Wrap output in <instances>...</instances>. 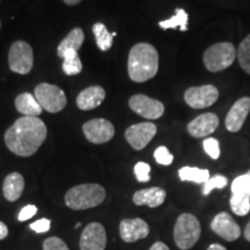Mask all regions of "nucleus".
I'll list each match as a JSON object with an SVG mask.
<instances>
[{"label":"nucleus","instance_id":"9b49d317","mask_svg":"<svg viewBox=\"0 0 250 250\" xmlns=\"http://www.w3.org/2000/svg\"><path fill=\"white\" fill-rule=\"evenodd\" d=\"M129 105L132 110L139 116L147 120H158L165 112L164 103L155 99L148 98L144 94H137L131 96L129 100Z\"/></svg>","mask_w":250,"mask_h":250},{"label":"nucleus","instance_id":"f3484780","mask_svg":"<svg viewBox=\"0 0 250 250\" xmlns=\"http://www.w3.org/2000/svg\"><path fill=\"white\" fill-rule=\"evenodd\" d=\"M219 126V117L213 112L199 115L188 124V132L193 138H204L210 136Z\"/></svg>","mask_w":250,"mask_h":250},{"label":"nucleus","instance_id":"4468645a","mask_svg":"<svg viewBox=\"0 0 250 250\" xmlns=\"http://www.w3.org/2000/svg\"><path fill=\"white\" fill-rule=\"evenodd\" d=\"M212 230L226 241L233 242L241 235V229L237 223L227 212H221L215 215L211 223Z\"/></svg>","mask_w":250,"mask_h":250},{"label":"nucleus","instance_id":"cd10ccee","mask_svg":"<svg viewBox=\"0 0 250 250\" xmlns=\"http://www.w3.org/2000/svg\"><path fill=\"white\" fill-rule=\"evenodd\" d=\"M228 184V180L224 175H214L213 177H210L208 182L204 183L203 187V195L208 196L212 190L214 189H224Z\"/></svg>","mask_w":250,"mask_h":250},{"label":"nucleus","instance_id":"bb28decb","mask_svg":"<svg viewBox=\"0 0 250 250\" xmlns=\"http://www.w3.org/2000/svg\"><path fill=\"white\" fill-rule=\"evenodd\" d=\"M237 59L242 70L250 74V34L240 43L239 50H237Z\"/></svg>","mask_w":250,"mask_h":250},{"label":"nucleus","instance_id":"9d476101","mask_svg":"<svg viewBox=\"0 0 250 250\" xmlns=\"http://www.w3.org/2000/svg\"><path fill=\"white\" fill-rule=\"evenodd\" d=\"M83 134L89 143L104 144L110 142L115 136V126L104 118H95L86 122L83 126Z\"/></svg>","mask_w":250,"mask_h":250},{"label":"nucleus","instance_id":"393cba45","mask_svg":"<svg viewBox=\"0 0 250 250\" xmlns=\"http://www.w3.org/2000/svg\"><path fill=\"white\" fill-rule=\"evenodd\" d=\"M188 13L182 8L176 9V14L173 15L170 19L165 21H160L159 26L162 29H175V28H180L181 31L188 30Z\"/></svg>","mask_w":250,"mask_h":250},{"label":"nucleus","instance_id":"473e14b6","mask_svg":"<svg viewBox=\"0 0 250 250\" xmlns=\"http://www.w3.org/2000/svg\"><path fill=\"white\" fill-rule=\"evenodd\" d=\"M51 227V221L49 219H40L35 223L30 224V228L36 233H46Z\"/></svg>","mask_w":250,"mask_h":250},{"label":"nucleus","instance_id":"1a4fd4ad","mask_svg":"<svg viewBox=\"0 0 250 250\" xmlns=\"http://www.w3.org/2000/svg\"><path fill=\"white\" fill-rule=\"evenodd\" d=\"M219 99V90L213 85L190 87L184 93V101L193 109L211 107Z\"/></svg>","mask_w":250,"mask_h":250},{"label":"nucleus","instance_id":"6ab92c4d","mask_svg":"<svg viewBox=\"0 0 250 250\" xmlns=\"http://www.w3.org/2000/svg\"><path fill=\"white\" fill-rule=\"evenodd\" d=\"M133 203L138 206H148V208H158L164 204L166 199V191L162 188L153 187L148 189H143L136 191L133 195Z\"/></svg>","mask_w":250,"mask_h":250},{"label":"nucleus","instance_id":"c85d7f7f","mask_svg":"<svg viewBox=\"0 0 250 250\" xmlns=\"http://www.w3.org/2000/svg\"><path fill=\"white\" fill-rule=\"evenodd\" d=\"M203 147L210 158L217 160L220 156V147H219V142L215 138H206L203 142Z\"/></svg>","mask_w":250,"mask_h":250},{"label":"nucleus","instance_id":"dca6fc26","mask_svg":"<svg viewBox=\"0 0 250 250\" xmlns=\"http://www.w3.org/2000/svg\"><path fill=\"white\" fill-rule=\"evenodd\" d=\"M120 234L124 242L132 243L147 237L149 234V226L145 220L140 218L124 219L121 221Z\"/></svg>","mask_w":250,"mask_h":250},{"label":"nucleus","instance_id":"c756f323","mask_svg":"<svg viewBox=\"0 0 250 250\" xmlns=\"http://www.w3.org/2000/svg\"><path fill=\"white\" fill-rule=\"evenodd\" d=\"M154 158L156 162L162 166H169L174 160L173 154L168 151V148L166 147V146H160V147L155 149Z\"/></svg>","mask_w":250,"mask_h":250},{"label":"nucleus","instance_id":"f704fd0d","mask_svg":"<svg viewBox=\"0 0 250 250\" xmlns=\"http://www.w3.org/2000/svg\"><path fill=\"white\" fill-rule=\"evenodd\" d=\"M8 235V228L6 225L0 221V240H4Z\"/></svg>","mask_w":250,"mask_h":250},{"label":"nucleus","instance_id":"b1692460","mask_svg":"<svg viewBox=\"0 0 250 250\" xmlns=\"http://www.w3.org/2000/svg\"><path fill=\"white\" fill-rule=\"evenodd\" d=\"M93 34L95 36L96 45L101 51H108L114 43V37L107 29V27L101 22L95 23L93 26Z\"/></svg>","mask_w":250,"mask_h":250},{"label":"nucleus","instance_id":"f8f14e48","mask_svg":"<svg viewBox=\"0 0 250 250\" xmlns=\"http://www.w3.org/2000/svg\"><path fill=\"white\" fill-rule=\"evenodd\" d=\"M158 132L156 125L151 122H144V123L131 125L125 131V138L130 144L131 147L140 151L148 145L149 142L154 138Z\"/></svg>","mask_w":250,"mask_h":250},{"label":"nucleus","instance_id":"7ed1b4c3","mask_svg":"<svg viewBox=\"0 0 250 250\" xmlns=\"http://www.w3.org/2000/svg\"><path fill=\"white\" fill-rule=\"evenodd\" d=\"M105 189L96 183L79 184L71 188L65 195V204L71 210L81 211L102 204L105 199Z\"/></svg>","mask_w":250,"mask_h":250},{"label":"nucleus","instance_id":"a211bd4d","mask_svg":"<svg viewBox=\"0 0 250 250\" xmlns=\"http://www.w3.org/2000/svg\"><path fill=\"white\" fill-rule=\"evenodd\" d=\"M104 99L105 90L101 86H90L78 95L77 105L81 110H92L99 107Z\"/></svg>","mask_w":250,"mask_h":250},{"label":"nucleus","instance_id":"c9c22d12","mask_svg":"<svg viewBox=\"0 0 250 250\" xmlns=\"http://www.w3.org/2000/svg\"><path fill=\"white\" fill-rule=\"evenodd\" d=\"M149 250H169V248L164 242H155Z\"/></svg>","mask_w":250,"mask_h":250},{"label":"nucleus","instance_id":"aec40b11","mask_svg":"<svg viewBox=\"0 0 250 250\" xmlns=\"http://www.w3.org/2000/svg\"><path fill=\"white\" fill-rule=\"evenodd\" d=\"M24 190V180L20 173L8 174L2 183V193L6 201L15 202L20 198Z\"/></svg>","mask_w":250,"mask_h":250},{"label":"nucleus","instance_id":"4be33fe9","mask_svg":"<svg viewBox=\"0 0 250 250\" xmlns=\"http://www.w3.org/2000/svg\"><path fill=\"white\" fill-rule=\"evenodd\" d=\"M83 41H85V34L81 28H74L70 33L67 34V36L59 43L57 54L61 58L62 56L66 55L67 52H78V50L81 48Z\"/></svg>","mask_w":250,"mask_h":250},{"label":"nucleus","instance_id":"0eeeda50","mask_svg":"<svg viewBox=\"0 0 250 250\" xmlns=\"http://www.w3.org/2000/svg\"><path fill=\"white\" fill-rule=\"evenodd\" d=\"M230 190L233 193L229 201L232 211L240 217L248 214L250 211V170L236 177L232 182Z\"/></svg>","mask_w":250,"mask_h":250},{"label":"nucleus","instance_id":"423d86ee","mask_svg":"<svg viewBox=\"0 0 250 250\" xmlns=\"http://www.w3.org/2000/svg\"><path fill=\"white\" fill-rule=\"evenodd\" d=\"M34 95L41 107L51 114L62 111L67 104V98L64 90L51 83H42L37 85Z\"/></svg>","mask_w":250,"mask_h":250},{"label":"nucleus","instance_id":"a19ab883","mask_svg":"<svg viewBox=\"0 0 250 250\" xmlns=\"http://www.w3.org/2000/svg\"><path fill=\"white\" fill-rule=\"evenodd\" d=\"M111 34H112V37H115V36L117 35V33H116V31H114V33H111Z\"/></svg>","mask_w":250,"mask_h":250},{"label":"nucleus","instance_id":"58836bf2","mask_svg":"<svg viewBox=\"0 0 250 250\" xmlns=\"http://www.w3.org/2000/svg\"><path fill=\"white\" fill-rule=\"evenodd\" d=\"M62 1H64L65 4H67V5H71V6H73V5H77V4H79V2L81 1V0H62Z\"/></svg>","mask_w":250,"mask_h":250},{"label":"nucleus","instance_id":"39448f33","mask_svg":"<svg viewBox=\"0 0 250 250\" xmlns=\"http://www.w3.org/2000/svg\"><path fill=\"white\" fill-rule=\"evenodd\" d=\"M201 224L193 214L183 213L177 218L174 227V240L180 249H191L201 237Z\"/></svg>","mask_w":250,"mask_h":250},{"label":"nucleus","instance_id":"a878e982","mask_svg":"<svg viewBox=\"0 0 250 250\" xmlns=\"http://www.w3.org/2000/svg\"><path fill=\"white\" fill-rule=\"evenodd\" d=\"M62 71L66 76H77L83 71V62L78 52H67L62 56Z\"/></svg>","mask_w":250,"mask_h":250},{"label":"nucleus","instance_id":"ea45409f","mask_svg":"<svg viewBox=\"0 0 250 250\" xmlns=\"http://www.w3.org/2000/svg\"><path fill=\"white\" fill-rule=\"evenodd\" d=\"M81 226V223H77L76 226H74V228H79Z\"/></svg>","mask_w":250,"mask_h":250},{"label":"nucleus","instance_id":"20e7f679","mask_svg":"<svg viewBox=\"0 0 250 250\" xmlns=\"http://www.w3.org/2000/svg\"><path fill=\"white\" fill-rule=\"evenodd\" d=\"M237 51L233 43L220 42L208 46L203 55L205 67L210 72H220L233 65Z\"/></svg>","mask_w":250,"mask_h":250},{"label":"nucleus","instance_id":"f257e3e1","mask_svg":"<svg viewBox=\"0 0 250 250\" xmlns=\"http://www.w3.org/2000/svg\"><path fill=\"white\" fill-rule=\"evenodd\" d=\"M48 134L45 124L39 117L23 116L15 121L5 133L7 148L19 156H31L39 151Z\"/></svg>","mask_w":250,"mask_h":250},{"label":"nucleus","instance_id":"7c9ffc66","mask_svg":"<svg viewBox=\"0 0 250 250\" xmlns=\"http://www.w3.org/2000/svg\"><path fill=\"white\" fill-rule=\"evenodd\" d=\"M151 167L146 162H138L134 166V174L139 182H148L151 180Z\"/></svg>","mask_w":250,"mask_h":250},{"label":"nucleus","instance_id":"412c9836","mask_svg":"<svg viewBox=\"0 0 250 250\" xmlns=\"http://www.w3.org/2000/svg\"><path fill=\"white\" fill-rule=\"evenodd\" d=\"M15 108L23 116L37 117L42 114L43 108L37 101L35 95L30 93H22L15 99Z\"/></svg>","mask_w":250,"mask_h":250},{"label":"nucleus","instance_id":"4c0bfd02","mask_svg":"<svg viewBox=\"0 0 250 250\" xmlns=\"http://www.w3.org/2000/svg\"><path fill=\"white\" fill-rule=\"evenodd\" d=\"M245 237L247 241L250 242V221L247 224V226L245 228Z\"/></svg>","mask_w":250,"mask_h":250},{"label":"nucleus","instance_id":"2eb2a0df","mask_svg":"<svg viewBox=\"0 0 250 250\" xmlns=\"http://www.w3.org/2000/svg\"><path fill=\"white\" fill-rule=\"evenodd\" d=\"M250 112V98L239 99L232 105L228 111L226 120H225V126L229 132H239L242 129L243 124L248 117Z\"/></svg>","mask_w":250,"mask_h":250},{"label":"nucleus","instance_id":"2f4dec72","mask_svg":"<svg viewBox=\"0 0 250 250\" xmlns=\"http://www.w3.org/2000/svg\"><path fill=\"white\" fill-rule=\"evenodd\" d=\"M43 250H70L66 243L57 236H52L46 239L43 243Z\"/></svg>","mask_w":250,"mask_h":250},{"label":"nucleus","instance_id":"ddd939ff","mask_svg":"<svg viewBox=\"0 0 250 250\" xmlns=\"http://www.w3.org/2000/svg\"><path fill=\"white\" fill-rule=\"evenodd\" d=\"M80 250H104L107 246V233L100 223H90L83 228L80 236Z\"/></svg>","mask_w":250,"mask_h":250},{"label":"nucleus","instance_id":"e433bc0d","mask_svg":"<svg viewBox=\"0 0 250 250\" xmlns=\"http://www.w3.org/2000/svg\"><path fill=\"white\" fill-rule=\"evenodd\" d=\"M208 250H227V249L225 248L224 246L218 245V243H213V245H211L210 247H208Z\"/></svg>","mask_w":250,"mask_h":250},{"label":"nucleus","instance_id":"6e6552de","mask_svg":"<svg viewBox=\"0 0 250 250\" xmlns=\"http://www.w3.org/2000/svg\"><path fill=\"white\" fill-rule=\"evenodd\" d=\"M8 65L11 71L15 73H29L34 65V54L29 43L24 41H17L11 45L8 54Z\"/></svg>","mask_w":250,"mask_h":250},{"label":"nucleus","instance_id":"5701e85b","mask_svg":"<svg viewBox=\"0 0 250 250\" xmlns=\"http://www.w3.org/2000/svg\"><path fill=\"white\" fill-rule=\"evenodd\" d=\"M179 176L182 181L204 184L210 179V171L208 169H199L197 167H183L179 170Z\"/></svg>","mask_w":250,"mask_h":250},{"label":"nucleus","instance_id":"72a5a7b5","mask_svg":"<svg viewBox=\"0 0 250 250\" xmlns=\"http://www.w3.org/2000/svg\"><path fill=\"white\" fill-rule=\"evenodd\" d=\"M37 213V208L35 205H27L19 213V221H26L28 219L33 218Z\"/></svg>","mask_w":250,"mask_h":250},{"label":"nucleus","instance_id":"79ce46f5","mask_svg":"<svg viewBox=\"0 0 250 250\" xmlns=\"http://www.w3.org/2000/svg\"><path fill=\"white\" fill-rule=\"evenodd\" d=\"M0 27H1V22H0Z\"/></svg>","mask_w":250,"mask_h":250},{"label":"nucleus","instance_id":"f03ea898","mask_svg":"<svg viewBox=\"0 0 250 250\" xmlns=\"http://www.w3.org/2000/svg\"><path fill=\"white\" fill-rule=\"evenodd\" d=\"M159 70V54L149 43H138L130 50L127 72L134 83H145L154 78Z\"/></svg>","mask_w":250,"mask_h":250}]
</instances>
